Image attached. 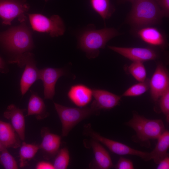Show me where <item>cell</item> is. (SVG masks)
Segmentation results:
<instances>
[{"instance_id": "33", "label": "cell", "mask_w": 169, "mask_h": 169, "mask_svg": "<svg viewBox=\"0 0 169 169\" xmlns=\"http://www.w3.org/2000/svg\"><path fill=\"white\" fill-rule=\"evenodd\" d=\"M5 66L4 63L2 59V58L0 56V70H1V71L3 70H5Z\"/></svg>"}, {"instance_id": "29", "label": "cell", "mask_w": 169, "mask_h": 169, "mask_svg": "<svg viewBox=\"0 0 169 169\" xmlns=\"http://www.w3.org/2000/svg\"><path fill=\"white\" fill-rule=\"evenodd\" d=\"M116 169H133L134 166L132 162L130 160L120 157L117 163L114 167Z\"/></svg>"}, {"instance_id": "35", "label": "cell", "mask_w": 169, "mask_h": 169, "mask_svg": "<svg viewBox=\"0 0 169 169\" xmlns=\"http://www.w3.org/2000/svg\"><path fill=\"white\" fill-rule=\"evenodd\" d=\"M135 0H120V2H132L133 1H134Z\"/></svg>"}, {"instance_id": "20", "label": "cell", "mask_w": 169, "mask_h": 169, "mask_svg": "<svg viewBox=\"0 0 169 169\" xmlns=\"http://www.w3.org/2000/svg\"><path fill=\"white\" fill-rule=\"evenodd\" d=\"M30 91L31 95L26 116L34 115L38 120L43 119L49 115L44 102L37 93L31 90Z\"/></svg>"}, {"instance_id": "15", "label": "cell", "mask_w": 169, "mask_h": 169, "mask_svg": "<svg viewBox=\"0 0 169 169\" xmlns=\"http://www.w3.org/2000/svg\"><path fill=\"white\" fill-rule=\"evenodd\" d=\"M136 30L137 36L147 44L162 48L166 45V39L165 35L158 28L151 26Z\"/></svg>"}, {"instance_id": "4", "label": "cell", "mask_w": 169, "mask_h": 169, "mask_svg": "<svg viewBox=\"0 0 169 169\" xmlns=\"http://www.w3.org/2000/svg\"><path fill=\"white\" fill-rule=\"evenodd\" d=\"M120 34L117 30L112 28L88 29L79 36L78 47L85 53L89 59L94 58L99 55L100 49L104 48L109 40Z\"/></svg>"}, {"instance_id": "36", "label": "cell", "mask_w": 169, "mask_h": 169, "mask_svg": "<svg viewBox=\"0 0 169 169\" xmlns=\"http://www.w3.org/2000/svg\"><path fill=\"white\" fill-rule=\"evenodd\" d=\"M46 2L48 1L49 0H45Z\"/></svg>"}, {"instance_id": "27", "label": "cell", "mask_w": 169, "mask_h": 169, "mask_svg": "<svg viewBox=\"0 0 169 169\" xmlns=\"http://www.w3.org/2000/svg\"><path fill=\"white\" fill-rule=\"evenodd\" d=\"M0 164L6 169H17L18 165L14 158L6 148L0 152Z\"/></svg>"}, {"instance_id": "6", "label": "cell", "mask_w": 169, "mask_h": 169, "mask_svg": "<svg viewBox=\"0 0 169 169\" xmlns=\"http://www.w3.org/2000/svg\"><path fill=\"white\" fill-rule=\"evenodd\" d=\"M83 133L85 136L90 137L102 144L112 152L115 154L120 155L136 156L145 161L151 160L150 152L134 149L122 143L104 137L95 131L90 124L84 125Z\"/></svg>"}, {"instance_id": "12", "label": "cell", "mask_w": 169, "mask_h": 169, "mask_svg": "<svg viewBox=\"0 0 169 169\" xmlns=\"http://www.w3.org/2000/svg\"><path fill=\"white\" fill-rule=\"evenodd\" d=\"M65 74V72L62 69L47 67L39 70V79L43 83L45 99H53L56 83L60 77Z\"/></svg>"}, {"instance_id": "34", "label": "cell", "mask_w": 169, "mask_h": 169, "mask_svg": "<svg viewBox=\"0 0 169 169\" xmlns=\"http://www.w3.org/2000/svg\"><path fill=\"white\" fill-rule=\"evenodd\" d=\"M6 148H7L0 141V152Z\"/></svg>"}, {"instance_id": "19", "label": "cell", "mask_w": 169, "mask_h": 169, "mask_svg": "<svg viewBox=\"0 0 169 169\" xmlns=\"http://www.w3.org/2000/svg\"><path fill=\"white\" fill-rule=\"evenodd\" d=\"M20 140L12 125L0 120V141L6 148L20 147Z\"/></svg>"}, {"instance_id": "7", "label": "cell", "mask_w": 169, "mask_h": 169, "mask_svg": "<svg viewBox=\"0 0 169 169\" xmlns=\"http://www.w3.org/2000/svg\"><path fill=\"white\" fill-rule=\"evenodd\" d=\"M28 16L33 30L47 33L52 37L64 34L65 30V25L59 15H54L48 18L40 14L33 13L28 14Z\"/></svg>"}, {"instance_id": "25", "label": "cell", "mask_w": 169, "mask_h": 169, "mask_svg": "<svg viewBox=\"0 0 169 169\" xmlns=\"http://www.w3.org/2000/svg\"><path fill=\"white\" fill-rule=\"evenodd\" d=\"M149 80L146 79L144 81L132 85L124 92L122 96H137L143 94L149 89Z\"/></svg>"}, {"instance_id": "32", "label": "cell", "mask_w": 169, "mask_h": 169, "mask_svg": "<svg viewBox=\"0 0 169 169\" xmlns=\"http://www.w3.org/2000/svg\"><path fill=\"white\" fill-rule=\"evenodd\" d=\"M157 169H169V157L168 155L165 157L158 164Z\"/></svg>"}, {"instance_id": "11", "label": "cell", "mask_w": 169, "mask_h": 169, "mask_svg": "<svg viewBox=\"0 0 169 169\" xmlns=\"http://www.w3.org/2000/svg\"><path fill=\"white\" fill-rule=\"evenodd\" d=\"M111 50L134 61L154 60L159 56L157 52L150 48L124 47L108 46Z\"/></svg>"}, {"instance_id": "18", "label": "cell", "mask_w": 169, "mask_h": 169, "mask_svg": "<svg viewBox=\"0 0 169 169\" xmlns=\"http://www.w3.org/2000/svg\"><path fill=\"white\" fill-rule=\"evenodd\" d=\"M90 140V145L93 151L96 167L100 169H109L113 167L108 151L98 141L92 138Z\"/></svg>"}, {"instance_id": "17", "label": "cell", "mask_w": 169, "mask_h": 169, "mask_svg": "<svg viewBox=\"0 0 169 169\" xmlns=\"http://www.w3.org/2000/svg\"><path fill=\"white\" fill-rule=\"evenodd\" d=\"M68 97L74 105L79 107L86 106L91 101L92 90L83 84L72 86L67 94Z\"/></svg>"}, {"instance_id": "2", "label": "cell", "mask_w": 169, "mask_h": 169, "mask_svg": "<svg viewBox=\"0 0 169 169\" xmlns=\"http://www.w3.org/2000/svg\"><path fill=\"white\" fill-rule=\"evenodd\" d=\"M127 19L136 29L160 23L164 17L156 0H135Z\"/></svg>"}, {"instance_id": "31", "label": "cell", "mask_w": 169, "mask_h": 169, "mask_svg": "<svg viewBox=\"0 0 169 169\" xmlns=\"http://www.w3.org/2000/svg\"><path fill=\"white\" fill-rule=\"evenodd\" d=\"M37 169H54L53 165L45 161H41L38 162L36 166Z\"/></svg>"}, {"instance_id": "21", "label": "cell", "mask_w": 169, "mask_h": 169, "mask_svg": "<svg viewBox=\"0 0 169 169\" xmlns=\"http://www.w3.org/2000/svg\"><path fill=\"white\" fill-rule=\"evenodd\" d=\"M157 141L154 149L150 152L151 160L158 164L168 155L167 151L169 147V131H165L157 139Z\"/></svg>"}, {"instance_id": "10", "label": "cell", "mask_w": 169, "mask_h": 169, "mask_svg": "<svg viewBox=\"0 0 169 169\" xmlns=\"http://www.w3.org/2000/svg\"><path fill=\"white\" fill-rule=\"evenodd\" d=\"M151 96L157 101L161 96L169 88V76L168 71L161 63H158L151 79L149 80Z\"/></svg>"}, {"instance_id": "23", "label": "cell", "mask_w": 169, "mask_h": 169, "mask_svg": "<svg viewBox=\"0 0 169 169\" xmlns=\"http://www.w3.org/2000/svg\"><path fill=\"white\" fill-rule=\"evenodd\" d=\"M39 149V146L23 142L20 147L19 152V166L25 167L28 162L32 159Z\"/></svg>"}, {"instance_id": "9", "label": "cell", "mask_w": 169, "mask_h": 169, "mask_svg": "<svg viewBox=\"0 0 169 169\" xmlns=\"http://www.w3.org/2000/svg\"><path fill=\"white\" fill-rule=\"evenodd\" d=\"M29 8L26 0H0V18L2 23L10 25L16 18L21 23L25 21V14Z\"/></svg>"}, {"instance_id": "13", "label": "cell", "mask_w": 169, "mask_h": 169, "mask_svg": "<svg viewBox=\"0 0 169 169\" xmlns=\"http://www.w3.org/2000/svg\"><path fill=\"white\" fill-rule=\"evenodd\" d=\"M94 98L90 105L100 111L101 109H110L119 104L121 97L107 91L99 89L92 90Z\"/></svg>"}, {"instance_id": "16", "label": "cell", "mask_w": 169, "mask_h": 169, "mask_svg": "<svg viewBox=\"0 0 169 169\" xmlns=\"http://www.w3.org/2000/svg\"><path fill=\"white\" fill-rule=\"evenodd\" d=\"M25 110L11 104L8 106L3 113V116L10 120L13 127L23 141L25 138V122L23 114Z\"/></svg>"}, {"instance_id": "22", "label": "cell", "mask_w": 169, "mask_h": 169, "mask_svg": "<svg viewBox=\"0 0 169 169\" xmlns=\"http://www.w3.org/2000/svg\"><path fill=\"white\" fill-rule=\"evenodd\" d=\"M93 9L105 20L108 19L114 11L109 0H90Z\"/></svg>"}, {"instance_id": "28", "label": "cell", "mask_w": 169, "mask_h": 169, "mask_svg": "<svg viewBox=\"0 0 169 169\" xmlns=\"http://www.w3.org/2000/svg\"><path fill=\"white\" fill-rule=\"evenodd\" d=\"M160 106L161 112L166 117L167 122L169 121V88L161 96Z\"/></svg>"}, {"instance_id": "3", "label": "cell", "mask_w": 169, "mask_h": 169, "mask_svg": "<svg viewBox=\"0 0 169 169\" xmlns=\"http://www.w3.org/2000/svg\"><path fill=\"white\" fill-rule=\"evenodd\" d=\"M0 33V42L9 52L19 56L33 47L31 32L25 22Z\"/></svg>"}, {"instance_id": "14", "label": "cell", "mask_w": 169, "mask_h": 169, "mask_svg": "<svg viewBox=\"0 0 169 169\" xmlns=\"http://www.w3.org/2000/svg\"><path fill=\"white\" fill-rule=\"evenodd\" d=\"M41 134L42 140L39 146V149L41 150L44 158L49 159L56 155L59 150L61 137L51 133L47 127L42 129Z\"/></svg>"}, {"instance_id": "8", "label": "cell", "mask_w": 169, "mask_h": 169, "mask_svg": "<svg viewBox=\"0 0 169 169\" xmlns=\"http://www.w3.org/2000/svg\"><path fill=\"white\" fill-rule=\"evenodd\" d=\"M10 62L17 63L20 67L25 65L20 82L21 93L23 95L33 83L39 79V70L36 67L33 55L29 52H26L15 57Z\"/></svg>"}, {"instance_id": "30", "label": "cell", "mask_w": 169, "mask_h": 169, "mask_svg": "<svg viewBox=\"0 0 169 169\" xmlns=\"http://www.w3.org/2000/svg\"><path fill=\"white\" fill-rule=\"evenodd\" d=\"M162 10L164 17L169 16V0H156Z\"/></svg>"}, {"instance_id": "26", "label": "cell", "mask_w": 169, "mask_h": 169, "mask_svg": "<svg viewBox=\"0 0 169 169\" xmlns=\"http://www.w3.org/2000/svg\"><path fill=\"white\" fill-rule=\"evenodd\" d=\"M53 166L55 169H66L69 163L70 156L67 148L59 150L56 154Z\"/></svg>"}, {"instance_id": "5", "label": "cell", "mask_w": 169, "mask_h": 169, "mask_svg": "<svg viewBox=\"0 0 169 169\" xmlns=\"http://www.w3.org/2000/svg\"><path fill=\"white\" fill-rule=\"evenodd\" d=\"M55 109L62 125V135L67 136L70 131L79 123L92 115H98L100 111L89 107L79 108L68 107L54 103Z\"/></svg>"}, {"instance_id": "1", "label": "cell", "mask_w": 169, "mask_h": 169, "mask_svg": "<svg viewBox=\"0 0 169 169\" xmlns=\"http://www.w3.org/2000/svg\"><path fill=\"white\" fill-rule=\"evenodd\" d=\"M136 133L132 140L142 146L150 148V140L157 139L165 131L164 124L160 119H149L133 112L132 118L125 123Z\"/></svg>"}, {"instance_id": "24", "label": "cell", "mask_w": 169, "mask_h": 169, "mask_svg": "<svg viewBox=\"0 0 169 169\" xmlns=\"http://www.w3.org/2000/svg\"><path fill=\"white\" fill-rule=\"evenodd\" d=\"M127 70L139 82L144 81L146 79V71L142 62H133L128 67Z\"/></svg>"}]
</instances>
